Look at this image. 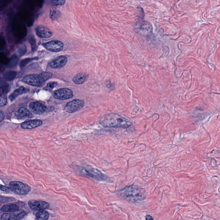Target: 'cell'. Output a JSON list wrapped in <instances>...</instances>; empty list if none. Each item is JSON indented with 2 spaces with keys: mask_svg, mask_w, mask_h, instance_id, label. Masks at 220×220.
I'll return each instance as SVG.
<instances>
[{
  "mask_svg": "<svg viewBox=\"0 0 220 220\" xmlns=\"http://www.w3.org/2000/svg\"><path fill=\"white\" fill-rule=\"evenodd\" d=\"M7 104V99L4 95H1V100H0V106L3 107L6 105Z\"/></svg>",
  "mask_w": 220,
  "mask_h": 220,
  "instance_id": "25",
  "label": "cell"
},
{
  "mask_svg": "<svg viewBox=\"0 0 220 220\" xmlns=\"http://www.w3.org/2000/svg\"><path fill=\"white\" fill-rule=\"evenodd\" d=\"M27 213L24 210H18L12 213H4L1 216V220H15L22 219L27 215Z\"/></svg>",
  "mask_w": 220,
  "mask_h": 220,
  "instance_id": "8",
  "label": "cell"
},
{
  "mask_svg": "<svg viewBox=\"0 0 220 220\" xmlns=\"http://www.w3.org/2000/svg\"><path fill=\"white\" fill-rule=\"evenodd\" d=\"M22 81L28 84L37 87H41L46 81L41 74H30L24 77Z\"/></svg>",
  "mask_w": 220,
  "mask_h": 220,
  "instance_id": "4",
  "label": "cell"
},
{
  "mask_svg": "<svg viewBox=\"0 0 220 220\" xmlns=\"http://www.w3.org/2000/svg\"><path fill=\"white\" fill-rule=\"evenodd\" d=\"M67 62L68 59L66 57L59 56L49 63V66L54 69H61L65 66Z\"/></svg>",
  "mask_w": 220,
  "mask_h": 220,
  "instance_id": "12",
  "label": "cell"
},
{
  "mask_svg": "<svg viewBox=\"0 0 220 220\" xmlns=\"http://www.w3.org/2000/svg\"><path fill=\"white\" fill-rule=\"evenodd\" d=\"M45 80L49 79L53 76V74L49 72H43L40 74Z\"/></svg>",
  "mask_w": 220,
  "mask_h": 220,
  "instance_id": "26",
  "label": "cell"
},
{
  "mask_svg": "<svg viewBox=\"0 0 220 220\" xmlns=\"http://www.w3.org/2000/svg\"><path fill=\"white\" fill-rule=\"evenodd\" d=\"M28 205L30 209L33 211L47 210L50 207V205L48 202L38 200H30L28 202Z\"/></svg>",
  "mask_w": 220,
  "mask_h": 220,
  "instance_id": "9",
  "label": "cell"
},
{
  "mask_svg": "<svg viewBox=\"0 0 220 220\" xmlns=\"http://www.w3.org/2000/svg\"><path fill=\"white\" fill-rule=\"evenodd\" d=\"M35 59H37V58H29V59H26L23 60V61H22L21 64H20V67H23L25 66L27 64L29 63L30 61H33V60Z\"/></svg>",
  "mask_w": 220,
  "mask_h": 220,
  "instance_id": "27",
  "label": "cell"
},
{
  "mask_svg": "<svg viewBox=\"0 0 220 220\" xmlns=\"http://www.w3.org/2000/svg\"><path fill=\"white\" fill-rule=\"evenodd\" d=\"M57 82H51L48 83L46 87L44 88V89L48 91H51L55 88L57 87Z\"/></svg>",
  "mask_w": 220,
  "mask_h": 220,
  "instance_id": "22",
  "label": "cell"
},
{
  "mask_svg": "<svg viewBox=\"0 0 220 220\" xmlns=\"http://www.w3.org/2000/svg\"><path fill=\"white\" fill-rule=\"evenodd\" d=\"M118 194L123 199L131 203L142 201L146 198V192L144 189L137 185L126 187L119 191Z\"/></svg>",
  "mask_w": 220,
  "mask_h": 220,
  "instance_id": "1",
  "label": "cell"
},
{
  "mask_svg": "<svg viewBox=\"0 0 220 220\" xmlns=\"http://www.w3.org/2000/svg\"><path fill=\"white\" fill-rule=\"evenodd\" d=\"M145 219L147 220H154L153 218L149 215H146V216H145Z\"/></svg>",
  "mask_w": 220,
  "mask_h": 220,
  "instance_id": "31",
  "label": "cell"
},
{
  "mask_svg": "<svg viewBox=\"0 0 220 220\" xmlns=\"http://www.w3.org/2000/svg\"><path fill=\"white\" fill-rule=\"evenodd\" d=\"M17 75V73L14 71H10V72H6L4 73L3 77L7 81H11L16 77Z\"/></svg>",
  "mask_w": 220,
  "mask_h": 220,
  "instance_id": "21",
  "label": "cell"
},
{
  "mask_svg": "<svg viewBox=\"0 0 220 220\" xmlns=\"http://www.w3.org/2000/svg\"><path fill=\"white\" fill-rule=\"evenodd\" d=\"M53 96L57 100H64L72 99L74 96V95L71 89L65 88L57 89L54 92Z\"/></svg>",
  "mask_w": 220,
  "mask_h": 220,
  "instance_id": "6",
  "label": "cell"
},
{
  "mask_svg": "<svg viewBox=\"0 0 220 220\" xmlns=\"http://www.w3.org/2000/svg\"><path fill=\"white\" fill-rule=\"evenodd\" d=\"M49 212L45 210H40L35 214V220H48L49 218Z\"/></svg>",
  "mask_w": 220,
  "mask_h": 220,
  "instance_id": "19",
  "label": "cell"
},
{
  "mask_svg": "<svg viewBox=\"0 0 220 220\" xmlns=\"http://www.w3.org/2000/svg\"><path fill=\"white\" fill-rule=\"evenodd\" d=\"M65 0H52L51 4L53 6H57L64 4Z\"/></svg>",
  "mask_w": 220,
  "mask_h": 220,
  "instance_id": "24",
  "label": "cell"
},
{
  "mask_svg": "<svg viewBox=\"0 0 220 220\" xmlns=\"http://www.w3.org/2000/svg\"><path fill=\"white\" fill-rule=\"evenodd\" d=\"M36 34L40 37L48 38L52 36L53 33L49 28L43 25L38 26L36 29Z\"/></svg>",
  "mask_w": 220,
  "mask_h": 220,
  "instance_id": "13",
  "label": "cell"
},
{
  "mask_svg": "<svg viewBox=\"0 0 220 220\" xmlns=\"http://www.w3.org/2000/svg\"><path fill=\"white\" fill-rule=\"evenodd\" d=\"M19 210V207L17 205L14 204L6 205L2 207L1 209V212H13Z\"/></svg>",
  "mask_w": 220,
  "mask_h": 220,
  "instance_id": "18",
  "label": "cell"
},
{
  "mask_svg": "<svg viewBox=\"0 0 220 220\" xmlns=\"http://www.w3.org/2000/svg\"><path fill=\"white\" fill-rule=\"evenodd\" d=\"M82 173L89 177L92 178L99 181H106L108 178L98 169L93 168L88 169H84L82 170Z\"/></svg>",
  "mask_w": 220,
  "mask_h": 220,
  "instance_id": "5",
  "label": "cell"
},
{
  "mask_svg": "<svg viewBox=\"0 0 220 220\" xmlns=\"http://www.w3.org/2000/svg\"><path fill=\"white\" fill-rule=\"evenodd\" d=\"M16 199L13 197H4L1 196V203H5V202H10L14 201Z\"/></svg>",
  "mask_w": 220,
  "mask_h": 220,
  "instance_id": "23",
  "label": "cell"
},
{
  "mask_svg": "<svg viewBox=\"0 0 220 220\" xmlns=\"http://www.w3.org/2000/svg\"><path fill=\"white\" fill-rule=\"evenodd\" d=\"M29 91V89L28 88L24 87H21L18 89H16L10 95L9 97V98L11 102H13L19 96L23 94L28 93Z\"/></svg>",
  "mask_w": 220,
  "mask_h": 220,
  "instance_id": "16",
  "label": "cell"
},
{
  "mask_svg": "<svg viewBox=\"0 0 220 220\" xmlns=\"http://www.w3.org/2000/svg\"><path fill=\"white\" fill-rule=\"evenodd\" d=\"M100 123L105 127L124 129L129 128L132 125L131 120L114 113L106 114L102 116L100 119Z\"/></svg>",
  "mask_w": 220,
  "mask_h": 220,
  "instance_id": "2",
  "label": "cell"
},
{
  "mask_svg": "<svg viewBox=\"0 0 220 220\" xmlns=\"http://www.w3.org/2000/svg\"><path fill=\"white\" fill-rule=\"evenodd\" d=\"M15 116L18 119L23 120L26 118H31L33 115L29 110L24 107H21L15 113Z\"/></svg>",
  "mask_w": 220,
  "mask_h": 220,
  "instance_id": "15",
  "label": "cell"
},
{
  "mask_svg": "<svg viewBox=\"0 0 220 220\" xmlns=\"http://www.w3.org/2000/svg\"><path fill=\"white\" fill-rule=\"evenodd\" d=\"M1 190L3 191L6 192H10L11 191L10 187H7L3 186V185H1Z\"/></svg>",
  "mask_w": 220,
  "mask_h": 220,
  "instance_id": "28",
  "label": "cell"
},
{
  "mask_svg": "<svg viewBox=\"0 0 220 220\" xmlns=\"http://www.w3.org/2000/svg\"><path fill=\"white\" fill-rule=\"evenodd\" d=\"M9 186L11 191L19 195L28 194L31 190V187L28 184L17 181H12Z\"/></svg>",
  "mask_w": 220,
  "mask_h": 220,
  "instance_id": "3",
  "label": "cell"
},
{
  "mask_svg": "<svg viewBox=\"0 0 220 220\" xmlns=\"http://www.w3.org/2000/svg\"><path fill=\"white\" fill-rule=\"evenodd\" d=\"M4 117H5V114L2 111H1V112H0V120H1V122H2V121L4 120Z\"/></svg>",
  "mask_w": 220,
  "mask_h": 220,
  "instance_id": "29",
  "label": "cell"
},
{
  "mask_svg": "<svg viewBox=\"0 0 220 220\" xmlns=\"http://www.w3.org/2000/svg\"><path fill=\"white\" fill-rule=\"evenodd\" d=\"M29 108L31 112L38 115L44 114L45 112L48 111V108L45 104L39 102H32L29 105Z\"/></svg>",
  "mask_w": 220,
  "mask_h": 220,
  "instance_id": "10",
  "label": "cell"
},
{
  "mask_svg": "<svg viewBox=\"0 0 220 220\" xmlns=\"http://www.w3.org/2000/svg\"><path fill=\"white\" fill-rule=\"evenodd\" d=\"M84 106V102L80 100H74L68 102L65 109L69 113H74L81 110Z\"/></svg>",
  "mask_w": 220,
  "mask_h": 220,
  "instance_id": "7",
  "label": "cell"
},
{
  "mask_svg": "<svg viewBox=\"0 0 220 220\" xmlns=\"http://www.w3.org/2000/svg\"><path fill=\"white\" fill-rule=\"evenodd\" d=\"M43 46L49 51L53 52L61 51L63 49V43L59 41H52L43 45Z\"/></svg>",
  "mask_w": 220,
  "mask_h": 220,
  "instance_id": "11",
  "label": "cell"
},
{
  "mask_svg": "<svg viewBox=\"0 0 220 220\" xmlns=\"http://www.w3.org/2000/svg\"><path fill=\"white\" fill-rule=\"evenodd\" d=\"M88 74L86 73H79L74 77L72 81L76 84H81L86 81L88 78Z\"/></svg>",
  "mask_w": 220,
  "mask_h": 220,
  "instance_id": "17",
  "label": "cell"
},
{
  "mask_svg": "<svg viewBox=\"0 0 220 220\" xmlns=\"http://www.w3.org/2000/svg\"><path fill=\"white\" fill-rule=\"evenodd\" d=\"M42 124V121L40 120H33L22 123L21 124V127L23 129H32L40 127Z\"/></svg>",
  "mask_w": 220,
  "mask_h": 220,
  "instance_id": "14",
  "label": "cell"
},
{
  "mask_svg": "<svg viewBox=\"0 0 220 220\" xmlns=\"http://www.w3.org/2000/svg\"><path fill=\"white\" fill-rule=\"evenodd\" d=\"M61 16V13L56 8H52L50 10L49 17L52 20H56Z\"/></svg>",
  "mask_w": 220,
  "mask_h": 220,
  "instance_id": "20",
  "label": "cell"
},
{
  "mask_svg": "<svg viewBox=\"0 0 220 220\" xmlns=\"http://www.w3.org/2000/svg\"><path fill=\"white\" fill-rule=\"evenodd\" d=\"M106 84L107 87L108 88H114V86H113V85L111 84L109 81H108L107 82H106Z\"/></svg>",
  "mask_w": 220,
  "mask_h": 220,
  "instance_id": "30",
  "label": "cell"
}]
</instances>
